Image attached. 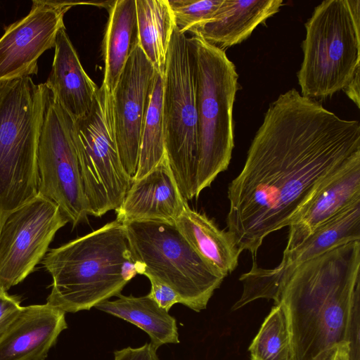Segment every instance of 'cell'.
I'll return each mask as SVG.
<instances>
[{
    "label": "cell",
    "mask_w": 360,
    "mask_h": 360,
    "mask_svg": "<svg viewBox=\"0 0 360 360\" xmlns=\"http://www.w3.org/2000/svg\"><path fill=\"white\" fill-rule=\"evenodd\" d=\"M360 151V123L295 89L269 106L240 174L228 187L227 231L256 260L270 233L288 226L326 179Z\"/></svg>",
    "instance_id": "6da1fadb"
},
{
    "label": "cell",
    "mask_w": 360,
    "mask_h": 360,
    "mask_svg": "<svg viewBox=\"0 0 360 360\" xmlns=\"http://www.w3.org/2000/svg\"><path fill=\"white\" fill-rule=\"evenodd\" d=\"M287 313L291 360H314L347 342L360 360V240L329 250L299 266L274 304Z\"/></svg>",
    "instance_id": "7a4b0ae2"
},
{
    "label": "cell",
    "mask_w": 360,
    "mask_h": 360,
    "mask_svg": "<svg viewBox=\"0 0 360 360\" xmlns=\"http://www.w3.org/2000/svg\"><path fill=\"white\" fill-rule=\"evenodd\" d=\"M53 283L46 304L65 312L89 310L120 294L141 266L117 220L49 250L41 261Z\"/></svg>",
    "instance_id": "3957f363"
},
{
    "label": "cell",
    "mask_w": 360,
    "mask_h": 360,
    "mask_svg": "<svg viewBox=\"0 0 360 360\" xmlns=\"http://www.w3.org/2000/svg\"><path fill=\"white\" fill-rule=\"evenodd\" d=\"M49 89L30 77L0 82V227L38 193L37 149Z\"/></svg>",
    "instance_id": "277c9868"
},
{
    "label": "cell",
    "mask_w": 360,
    "mask_h": 360,
    "mask_svg": "<svg viewBox=\"0 0 360 360\" xmlns=\"http://www.w3.org/2000/svg\"><path fill=\"white\" fill-rule=\"evenodd\" d=\"M198 115L197 195L227 169L234 147L233 108L238 75L225 51L188 38Z\"/></svg>",
    "instance_id": "5b68a950"
},
{
    "label": "cell",
    "mask_w": 360,
    "mask_h": 360,
    "mask_svg": "<svg viewBox=\"0 0 360 360\" xmlns=\"http://www.w3.org/2000/svg\"><path fill=\"white\" fill-rule=\"evenodd\" d=\"M300 94L324 99L360 73V0H326L306 22Z\"/></svg>",
    "instance_id": "8992f818"
},
{
    "label": "cell",
    "mask_w": 360,
    "mask_h": 360,
    "mask_svg": "<svg viewBox=\"0 0 360 360\" xmlns=\"http://www.w3.org/2000/svg\"><path fill=\"white\" fill-rule=\"evenodd\" d=\"M123 224L140 274L169 285L189 309H205L226 276L198 255L174 222L142 220Z\"/></svg>",
    "instance_id": "52a82bcc"
},
{
    "label": "cell",
    "mask_w": 360,
    "mask_h": 360,
    "mask_svg": "<svg viewBox=\"0 0 360 360\" xmlns=\"http://www.w3.org/2000/svg\"><path fill=\"white\" fill-rule=\"evenodd\" d=\"M162 79L165 155L180 192L188 201L198 198V115L188 37L176 27Z\"/></svg>",
    "instance_id": "ba28073f"
},
{
    "label": "cell",
    "mask_w": 360,
    "mask_h": 360,
    "mask_svg": "<svg viewBox=\"0 0 360 360\" xmlns=\"http://www.w3.org/2000/svg\"><path fill=\"white\" fill-rule=\"evenodd\" d=\"M111 101L101 84L89 113L74 121L83 188L90 215L97 217L120 206L132 181L120 158Z\"/></svg>",
    "instance_id": "9c48e42d"
},
{
    "label": "cell",
    "mask_w": 360,
    "mask_h": 360,
    "mask_svg": "<svg viewBox=\"0 0 360 360\" xmlns=\"http://www.w3.org/2000/svg\"><path fill=\"white\" fill-rule=\"evenodd\" d=\"M38 193L54 202L73 226L90 215L75 141L74 121L49 90L37 149Z\"/></svg>",
    "instance_id": "30bf717a"
},
{
    "label": "cell",
    "mask_w": 360,
    "mask_h": 360,
    "mask_svg": "<svg viewBox=\"0 0 360 360\" xmlns=\"http://www.w3.org/2000/svg\"><path fill=\"white\" fill-rule=\"evenodd\" d=\"M68 222L59 207L39 193L9 213L0 227V290L7 292L30 275Z\"/></svg>",
    "instance_id": "8fae6325"
},
{
    "label": "cell",
    "mask_w": 360,
    "mask_h": 360,
    "mask_svg": "<svg viewBox=\"0 0 360 360\" xmlns=\"http://www.w3.org/2000/svg\"><path fill=\"white\" fill-rule=\"evenodd\" d=\"M360 240V200L320 226L296 248L284 251L281 263L274 269H264L252 261L250 270L242 274L240 298L231 311H236L259 299L276 302L292 273L301 265L340 245Z\"/></svg>",
    "instance_id": "7c38bea8"
},
{
    "label": "cell",
    "mask_w": 360,
    "mask_h": 360,
    "mask_svg": "<svg viewBox=\"0 0 360 360\" xmlns=\"http://www.w3.org/2000/svg\"><path fill=\"white\" fill-rule=\"evenodd\" d=\"M158 71L138 45L111 94L112 117L124 169L135 176L145 118Z\"/></svg>",
    "instance_id": "4fadbf2b"
},
{
    "label": "cell",
    "mask_w": 360,
    "mask_h": 360,
    "mask_svg": "<svg viewBox=\"0 0 360 360\" xmlns=\"http://www.w3.org/2000/svg\"><path fill=\"white\" fill-rule=\"evenodd\" d=\"M75 4L33 1L29 14L6 28L0 38V82L37 73L39 58L55 46L64 15Z\"/></svg>",
    "instance_id": "5bb4252c"
},
{
    "label": "cell",
    "mask_w": 360,
    "mask_h": 360,
    "mask_svg": "<svg viewBox=\"0 0 360 360\" xmlns=\"http://www.w3.org/2000/svg\"><path fill=\"white\" fill-rule=\"evenodd\" d=\"M360 200V151L331 174L289 224V251L310 236L320 226L352 202Z\"/></svg>",
    "instance_id": "9a60e30c"
},
{
    "label": "cell",
    "mask_w": 360,
    "mask_h": 360,
    "mask_svg": "<svg viewBox=\"0 0 360 360\" xmlns=\"http://www.w3.org/2000/svg\"><path fill=\"white\" fill-rule=\"evenodd\" d=\"M165 155L147 174L132 180L120 206L117 221L157 220L174 222L188 206Z\"/></svg>",
    "instance_id": "2e32d148"
},
{
    "label": "cell",
    "mask_w": 360,
    "mask_h": 360,
    "mask_svg": "<svg viewBox=\"0 0 360 360\" xmlns=\"http://www.w3.org/2000/svg\"><path fill=\"white\" fill-rule=\"evenodd\" d=\"M67 328L65 313L46 303L22 307L0 337V360H45Z\"/></svg>",
    "instance_id": "e0dca14e"
},
{
    "label": "cell",
    "mask_w": 360,
    "mask_h": 360,
    "mask_svg": "<svg viewBox=\"0 0 360 360\" xmlns=\"http://www.w3.org/2000/svg\"><path fill=\"white\" fill-rule=\"evenodd\" d=\"M50 75L45 83L73 121L90 111L98 86L84 71L65 27L58 32Z\"/></svg>",
    "instance_id": "ac0fdd59"
},
{
    "label": "cell",
    "mask_w": 360,
    "mask_h": 360,
    "mask_svg": "<svg viewBox=\"0 0 360 360\" xmlns=\"http://www.w3.org/2000/svg\"><path fill=\"white\" fill-rule=\"evenodd\" d=\"M282 0H223L213 17L188 32L221 50L248 38L278 12Z\"/></svg>",
    "instance_id": "d6986e66"
},
{
    "label": "cell",
    "mask_w": 360,
    "mask_h": 360,
    "mask_svg": "<svg viewBox=\"0 0 360 360\" xmlns=\"http://www.w3.org/2000/svg\"><path fill=\"white\" fill-rule=\"evenodd\" d=\"M178 231L206 262L227 276L238 266L241 250L233 234L188 205L174 221Z\"/></svg>",
    "instance_id": "ffe728a7"
},
{
    "label": "cell",
    "mask_w": 360,
    "mask_h": 360,
    "mask_svg": "<svg viewBox=\"0 0 360 360\" xmlns=\"http://www.w3.org/2000/svg\"><path fill=\"white\" fill-rule=\"evenodd\" d=\"M102 44L105 63L102 85L112 94L124 66L139 45L136 0L111 1Z\"/></svg>",
    "instance_id": "44dd1931"
},
{
    "label": "cell",
    "mask_w": 360,
    "mask_h": 360,
    "mask_svg": "<svg viewBox=\"0 0 360 360\" xmlns=\"http://www.w3.org/2000/svg\"><path fill=\"white\" fill-rule=\"evenodd\" d=\"M115 300H105L95 308L128 321L146 332L157 350L166 344L179 342L174 317L161 308L148 295L140 297L118 295Z\"/></svg>",
    "instance_id": "7402d4cb"
},
{
    "label": "cell",
    "mask_w": 360,
    "mask_h": 360,
    "mask_svg": "<svg viewBox=\"0 0 360 360\" xmlns=\"http://www.w3.org/2000/svg\"><path fill=\"white\" fill-rule=\"evenodd\" d=\"M139 46L162 76L175 28L168 0H136Z\"/></svg>",
    "instance_id": "603a6c76"
},
{
    "label": "cell",
    "mask_w": 360,
    "mask_h": 360,
    "mask_svg": "<svg viewBox=\"0 0 360 360\" xmlns=\"http://www.w3.org/2000/svg\"><path fill=\"white\" fill-rule=\"evenodd\" d=\"M162 76L154 82L141 134L137 170L132 180L142 178L165 157L162 118Z\"/></svg>",
    "instance_id": "cb8c5ba5"
},
{
    "label": "cell",
    "mask_w": 360,
    "mask_h": 360,
    "mask_svg": "<svg viewBox=\"0 0 360 360\" xmlns=\"http://www.w3.org/2000/svg\"><path fill=\"white\" fill-rule=\"evenodd\" d=\"M248 352L250 360H291L288 319L281 304L272 307Z\"/></svg>",
    "instance_id": "d4e9b609"
},
{
    "label": "cell",
    "mask_w": 360,
    "mask_h": 360,
    "mask_svg": "<svg viewBox=\"0 0 360 360\" xmlns=\"http://www.w3.org/2000/svg\"><path fill=\"white\" fill-rule=\"evenodd\" d=\"M176 30L185 34L210 20L223 0H168Z\"/></svg>",
    "instance_id": "484cf974"
},
{
    "label": "cell",
    "mask_w": 360,
    "mask_h": 360,
    "mask_svg": "<svg viewBox=\"0 0 360 360\" xmlns=\"http://www.w3.org/2000/svg\"><path fill=\"white\" fill-rule=\"evenodd\" d=\"M146 276L151 284L150 291L148 295L161 308L169 311L175 304H181L179 295L169 285L152 276Z\"/></svg>",
    "instance_id": "4316f807"
},
{
    "label": "cell",
    "mask_w": 360,
    "mask_h": 360,
    "mask_svg": "<svg viewBox=\"0 0 360 360\" xmlns=\"http://www.w3.org/2000/svg\"><path fill=\"white\" fill-rule=\"evenodd\" d=\"M22 307L17 297L0 290V337L18 316Z\"/></svg>",
    "instance_id": "83f0119b"
},
{
    "label": "cell",
    "mask_w": 360,
    "mask_h": 360,
    "mask_svg": "<svg viewBox=\"0 0 360 360\" xmlns=\"http://www.w3.org/2000/svg\"><path fill=\"white\" fill-rule=\"evenodd\" d=\"M150 343L139 347H127L114 352L113 360H160Z\"/></svg>",
    "instance_id": "f1b7e54d"
},
{
    "label": "cell",
    "mask_w": 360,
    "mask_h": 360,
    "mask_svg": "<svg viewBox=\"0 0 360 360\" xmlns=\"http://www.w3.org/2000/svg\"><path fill=\"white\" fill-rule=\"evenodd\" d=\"M350 346L341 342L324 350L314 360H349Z\"/></svg>",
    "instance_id": "f546056e"
},
{
    "label": "cell",
    "mask_w": 360,
    "mask_h": 360,
    "mask_svg": "<svg viewBox=\"0 0 360 360\" xmlns=\"http://www.w3.org/2000/svg\"><path fill=\"white\" fill-rule=\"evenodd\" d=\"M360 73L356 75L348 85L343 89L347 96L356 104L359 108V90H360Z\"/></svg>",
    "instance_id": "4dcf8cb0"
}]
</instances>
